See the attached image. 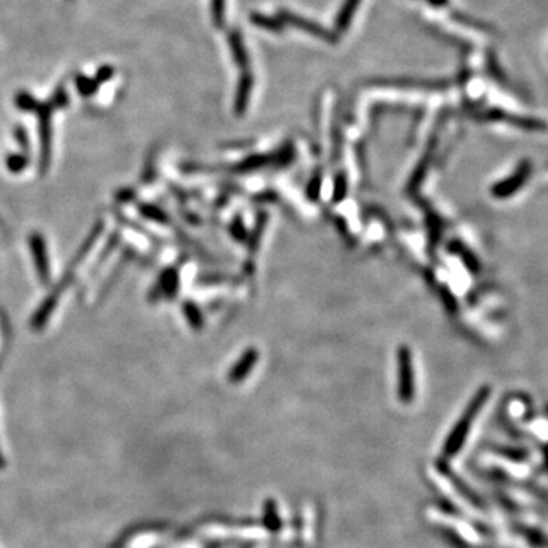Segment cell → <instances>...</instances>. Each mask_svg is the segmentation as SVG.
<instances>
[{
	"label": "cell",
	"instance_id": "obj_1",
	"mask_svg": "<svg viewBox=\"0 0 548 548\" xmlns=\"http://www.w3.org/2000/svg\"><path fill=\"white\" fill-rule=\"evenodd\" d=\"M490 391L492 390L489 386H483L474 394V398L470 399L463 416L455 423L454 430L449 433L446 442L443 445V454L446 457H454L460 451V449H462V446L466 442V437L470 431V425H473L474 419L477 418L481 409H483V405L488 402V399L490 396Z\"/></svg>",
	"mask_w": 548,
	"mask_h": 548
},
{
	"label": "cell",
	"instance_id": "obj_2",
	"mask_svg": "<svg viewBox=\"0 0 548 548\" xmlns=\"http://www.w3.org/2000/svg\"><path fill=\"white\" fill-rule=\"evenodd\" d=\"M532 172H533L532 162L527 159L521 160L518 163V167L515 168V171L510 175H507L506 179H502L492 186L490 188L492 196L498 200L510 199V196H513L520 189H522L525 184H527Z\"/></svg>",
	"mask_w": 548,
	"mask_h": 548
},
{
	"label": "cell",
	"instance_id": "obj_3",
	"mask_svg": "<svg viewBox=\"0 0 548 548\" xmlns=\"http://www.w3.org/2000/svg\"><path fill=\"white\" fill-rule=\"evenodd\" d=\"M398 391L401 401L411 402L414 396V370L409 347H401L398 352Z\"/></svg>",
	"mask_w": 548,
	"mask_h": 548
},
{
	"label": "cell",
	"instance_id": "obj_4",
	"mask_svg": "<svg viewBox=\"0 0 548 548\" xmlns=\"http://www.w3.org/2000/svg\"><path fill=\"white\" fill-rule=\"evenodd\" d=\"M280 17L285 21H287V23H291L295 28H299L302 31H306V32H308V34H312V36L319 37V38H323L326 41H335V38H334V36L331 34V32L326 31L325 28H322L319 25H315L314 21H310V20H306V19H303L300 16H295L293 13H288V11H282Z\"/></svg>",
	"mask_w": 548,
	"mask_h": 548
},
{
	"label": "cell",
	"instance_id": "obj_5",
	"mask_svg": "<svg viewBox=\"0 0 548 548\" xmlns=\"http://www.w3.org/2000/svg\"><path fill=\"white\" fill-rule=\"evenodd\" d=\"M258 358H259V354H258L256 349L246 350L243 357L236 361V364L233 366V369L230 370V374H228L230 382L243 381L250 374L253 366L258 363Z\"/></svg>",
	"mask_w": 548,
	"mask_h": 548
},
{
	"label": "cell",
	"instance_id": "obj_6",
	"mask_svg": "<svg viewBox=\"0 0 548 548\" xmlns=\"http://www.w3.org/2000/svg\"><path fill=\"white\" fill-rule=\"evenodd\" d=\"M251 85H253V78H251L250 73H246L239 81L238 93H236L235 108H236L238 115H243L246 112V107L248 104V98H250V92H251Z\"/></svg>",
	"mask_w": 548,
	"mask_h": 548
},
{
	"label": "cell",
	"instance_id": "obj_7",
	"mask_svg": "<svg viewBox=\"0 0 548 548\" xmlns=\"http://www.w3.org/2000/svg\"><path fill=\"white\" fill-rule=\"evenodd\" d=\"M442 470H443V474H445L449 480L453 481L454 486H455V489H457L460 493H462V495H463L469 502H473L474 506H477V507H483V502H481L480 497L477 495V493H474L473 490L469 489V486L465 483V481L460 480V478L453 473V470H449L448 468H442Z\"/></svg>",
	"mask_w": 548,
	"mask_h": 548
},
{
	"label": "cell",
	"instance_id": "obj_8",
	"mask_svg": "<svg viewBox=\"0 0 548 548\" xmlns=\"http://www.w3.org/2000/svg\"><path fill=\"white\" fill-rule=\"evenodd\" d=\"M228 43H230V48H232V53H233L236 63L239 65H243V68H246V65L248 64V57H247L243 38H241L238 32H232V34L228 36Z\"/></svg>",
	"mask_w": 548,
	"mask_h": 548
},
{
	"label": "cell",
	"instance_id": "obj_9",
	"mask_svg": "<svg viewBox=\"0 0 548 548\" xmlns=\"http://www.w3.org/2000/svg\"><path fill=\"white\" fill-rule=\"evenodd\" d=\"M359 2H361V0H346V4L343 5L342 11H339V14L337 17V28L339 31L347 29L350 20H352Z\"/></svg>",
	"mask_w": 548,
	"mask_h": 548
},
{
	"label": "cell",
	"instance_id": "obj_10",
	"mask_svg": "<svg viewBox=\"0 0 548 548\" xmlns=\"http://www.w3.org/2000/svg\"><path fill=\"white\" fill-rule=\"evenodd\" d=\"M454 251L457 255H460V258H462V260L465 262V265L468 267L469 271H473V273L480 271V262L473 251H469L463 244H458V243L454 246Z\"/></svg>",
	"mask_w": 548,
	"mask_h": 548
},
{
	"label": "cell",
	"instance_id": "obj_11",
	"mask_svg": "<svg viewBox=\"0 0 548 548\" xmlns=\"http://www.w3.org/2000/svg\"><path fill=\"white\" fill-rule=\"evenodd\" d=\"M32 251H34L36 262L40 267V274L41 278H46V259H45V244H43V239L40 236L32 238Z\"/></svg>",
	"mask_w": 548,
	"mask_h": 548
},
{
	"label": "cell",
	"instance_id": "obj_12",
	"mask_svg": "<svg viewBox=\"0 0 548 548\" xmlns=\"http://www.w3.org/2000/svg\"><path fill=\"white\" fill-rule=\"evenodd\" d=\"M521 533H522L524 538L527 539L533 547H536V548H547L548 547V538H547L545 534H542L539 530L522 527Z\"/></svg>",
	"mask_w": 548,
	"mask_h": 548
},
{
	"label": "cell",
	"instance_id": "obj_13",
	"mask_svg": "<svg viewBox=\"0 0 548 548\" xmlns=\"http://www.w3.org/2000/svg\"><path fill=\"white\" fill-rule=\"evenodd\" d=\"M498 454H501L502 457H506L509 460H513V462H525V460L529 458V453L525 451V449H520V448H506V446H501L498 448Z\"/></svg>",
	"mask_w": 548,
	"mask_h": 548
},
{
	"label": "cell",
	"instance_id": "obj_14",
	"mask_svg": "<svg viewBox=\"0 0 548 548\" xmlns=\"http://www.w3.org/2000/svg\"><path fill=\"white\" fill-rule=\"evenodd\" d=\"M76 87H78V90L83 96H90L98 90L100 84H98L95 80L87 78V76L78 75L76 76Z\"/></svg>",
	"mask_w": 548,
	"mask_h": 548
},
{
	"label": "cell",
	"instance_id": "obj_15",
	"mask_svg": "<svg viewBox=\"0 0 548 548\" xmlns=\"http://www.w3.org/2000/svg\"><path fill=\"white\" fill-rule=\"evenodd\" d=\"M16 104L21 110H25V112H37L40 107V102L36 101L29 93H19L16 98Z\"/></svg>",
	"mask_w": 548,
	"mask_h": 548
},
{
	"label": "cell",
	"instance_id": "obj_16",
	"mask_svg": "<svg viewBox=\"0 0 548 548\" xmlns=\"http://www.w3.org/2000/svg\"><path fill=\"white\" fill-rule=\"evenodd\" d=\"M224 8L226 0H212V19L216 26H223L224 23Z\"/></svg>",
	"mask_w": 548,
	"mask_h": 548
},
{
	"label": "cell",
	"instance_id": "obj_17",
	"mask_svg": "<svg viewBox=\"0 0 548 548\" xmlns=\"http://www.w3.org/2000/svg\"><path fill=\"white\" fill-rule=\"evenodd\" d=\"M251 20H253L256 25H259V26H262V28H267V29H270V31H279V29H280V25L278 23V21H274L273 19L265 17V16H262V14L251 16Z\"/></svg>",
	"mask_w": 548,
	"mask_h": 548
},
{
	"label": "cell",
	"instance_id": "obj_18",
	"mask_svg": "<svg viewBox=\"0 0 548 548\" xmlns=\"http://www.w3.org/2000/svg\"><path fill=\"white\" fill-rule=\"evenodd\" d=\"M113 73H115V69L112 68V65H102V68H101L100 70H98L95 81H96L98 84H102V83L108 81L110 78H113Z\"/></svg>",
	"mask_w": 548,
	"mask_h": 548
},
{
	"label": "cell",
	"instance_id": "obj_19",
	"mask_svg": "<svg viewBox=\"0 0 548 548\" xmlns=\"http://www.w3.org/2000/svg\"><path fill=\"white\" fill-rule=\"evenodd\" d=\"M184 310H186V312H188L189 320L192 322V325L199 326V325L201 323V320H200V314H199V311H196V308H194V306H186Z\"/></svg>",
	"mask_w": 548,
	"mask_h": 548
},
{
	"label": "cell",
	"instance_id": "obj_20",
	"mask_svg": "<svg viewBox=\"0 0 548 548\" xmlns=\"http://www.w3.org/2000/svg\"><path fill=\"white\" fill-rule=\"evenodd\" d=\"M428 2L436 6H443L446 4V0H428Z\"/></svg>",
	"mask_w": 548,
	"mask_h": 548
},
{
	"label": "cell",
	"instance_id": "obj_21",
	"mask_svg": "<svg viewBox=\"0 0 548 548\" xmlns=\"http://www.w3.org/2000/svg\"><path fill=\"white\" fill-rule=\"evenodd\" d=\"M544 458H545V465L548 468V445L544 448Z\"/></svg>",
	"mask_w": 548,
	"mask_h": 548
},
{
	"label": "cell",
	"instance_id": "obj_22",
	"mask_svg": "<svg viewBox=\"0 0 548 548\" xmlns=\"http://www.w3.org/2000/svg\"><path fill=\"white\" fill-rule=\"evenodd\" d=\"M4 468H5V458H4L2 453H0V469H4Z\"/></svg>",
	"mask_w": 548,
	"mask_h": 548
},
{
	"label": "cell",
	"instance_id": "obj_23",
	"mask_svg": "<svg viewBox=\"0 0 548 548\" xmlns=\"http://www.w3.org/2000/svg\"><path fill=\"white\" fill-rule=\"evenodd\" d=\"M547 411H548V407H547Z\"/></svg>",
	"mask_w": 548,
	"mask_h": 548
}]
</instances>
